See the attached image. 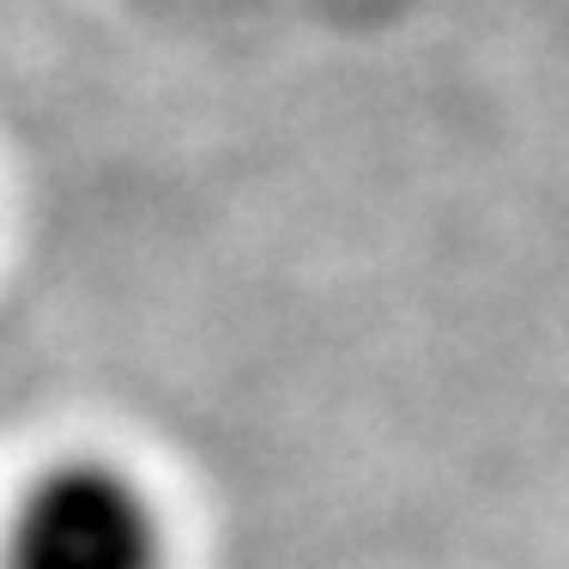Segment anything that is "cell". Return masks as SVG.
Instances as JSON below:
<instances>
[{"label":"cell","instance_id":"cell-1","mask_svg":"<svg viewBox=\"0 0 569 569\" xmlns=\"http://www.w3.org/2000/svg\"><path fill=\"white\" fill-rule=\"evenodd\" d=\"M0 569H170V533L116 460H61L24 485Z\"/></svg>","mask_w":569,"mask_h":569}]
</instances>
